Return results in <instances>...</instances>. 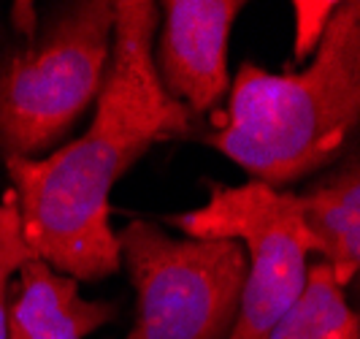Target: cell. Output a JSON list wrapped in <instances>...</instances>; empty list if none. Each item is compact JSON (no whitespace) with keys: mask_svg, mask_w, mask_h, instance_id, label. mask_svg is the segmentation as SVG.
<instances>
[{"mask_svg":"<svg viewBox=\"0 0 360 339\" xmlns=\"http://www.w3.org/2000/svg\"><path fill=\"white\" fill-rule=\"evenodd\" d=\"M241 0H168L152 44L162 90L193 117H217L231 92L228 47Z\"/></svg>","mask_w":360,"mask_h":339,"instance_id":"cell-6","label":"cell"},{"mask_svg":"<svg viewBox=\"0 0 360 339\" xmlns=\"http://www.w3.org/2000/svg\"><path fill=\"white\" fill-rule=\"evenodd\" d=\"M295 196L314 252L344 293L360 299V152L344 155Z\"/></svg>","mask_w":360,"mask_h":339,"instance_id":"cell-8","label":"cell"},{"mask_svg":"<svg viewBox=\"0 0 360 339\" xmlns=\"http://www.w3.org/2000/svg\"><path fill=\"white\" fill-rule=\"evenodd\" d=\"M158 25V3L117 0L111 60L90 128L46 158L6 161L27 245L79 283L106 280L122 269L108 223L114 185L155 144L193 130V111L171 98L155 73Z\"/></svg>","mask_w":360,"mask_h":339,"instance_id":"cell-1","label":"cell"},{"mask_svg":"<svg viewBox=\"0 0 360 339\" xmlns=\"http://www.w3.org/2000/svg\"><path fill=\"white\" fill-rule=\"evenodd\" d=\"M339 3L333 0H298L292 3V17H295V44L292 52L298 63L311 60V54L317 52V47L323 44V36L330 25V17L336 11Z\"/></svg>","mask_w":360,"mask_h":339,"instance_id":"cell-11","label":"cell"},{"mask_svg":"<svg viewBox=\"0 0 360 339\" xmlns=\"http://www.w3.org/2000/svg\"><path fill=\"white\" fill-rule=\"evenodd\" d=\"M33 258H38V255L25 239L17 198L8 190L6 198L0 201V339H6V312H8V296H11V277Z\"/></svg>","mask_w":360,"mask_h":339,"instance_id":"cell-10","label":"cell"},{"mask_svg":"<svg viewBox=\"0 0 360 339\" xmlns=\"http://www.w3.org/2000/svg\"><path fill=\"white\" fill-rule=\"evenodd\" d=\"M190 239H236L247 250V283L228 339H266L301 299L314 242L295 190L250 179L209 185V201L168 220Z\"/></svg>","mask_w":360,"mask_h":339,"instance_id":"cell-5","label":"cell"},{"mask_svg":"<svg viewBox=\"0 0 360 339\" xmlns=\"http://www.w3.org/2000/svg\"><path fill=\"white\" fill-rule=\"evenodd\" d=\"M266 339H360V315L328 264L309 266L301 299Z\"/></svg>","mask_w":360,"mask_h":339,"instance_id":"cell-9","label":"cell"},{"mask_svg":"<svg viewBox=\"0 0 360 339\" xmlns=\"http://www.w3.org/2000/svg\"><path fill=\"white\" fill-rule=\"evenodd\" d=\"M111 38L114 3L79 0L0 57V161H38L63 147L101 95Z\"/></svg>","mask_w":360,"mask_h":339,"instance_id":"cell-3","label":"cell"},{"mask_svg":"<svg viewBox=\"0 0 360 339\" xmlns=\"http://www.w3.org/2000/svg\"><path fill=\"white\" fill-rule=\"evenodd\" d=\"M6 312V339H87L117 321L114 302L84 299L79 280L33 258L17 271Z\"/></svg>","mask_w":360,"mask_h":339,"instance_id":"cell-7","label":"cell"},{"mask_svg":"<svg viewBox=\"0 0 360 339\" xmlns=\"http://www.w3.org/2000/svg\"><path fill=\"white\" fill-rule=\"evenodd\" d=\"M120 264L136 290L127 339H228L247 283V250L236 239H174L133 220L117 233Z\"/></svg>","mask_w":360,"mask_h":339,"instance_id":"cell-4","label":"cell"},{"mask_svg":"<svg viewBox=\"0 0 360 339\" xmlns=\"http://www.w3.org/2000/svg\"><path fill=\"white\" fill-rule=\"evenodd\" d=\"M360 133V0L339 3L304 68L271 73L241 63L228 104L200 142L263 185L328 171Z\"/></svg>","mask_w":360,"mask_h":339,"instance_id":"cell-2","label":"cell"}]
</instances>
